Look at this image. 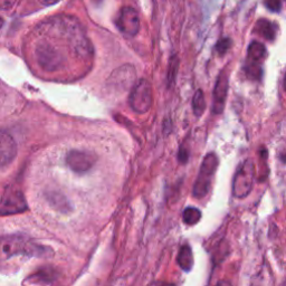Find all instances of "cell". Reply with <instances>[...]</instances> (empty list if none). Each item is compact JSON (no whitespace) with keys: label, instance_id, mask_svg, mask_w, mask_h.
I'll return each mask as SVG.
<instances>
[{"label":"cell","instance_id":"1","mask_svg":"<svg viewBox=\"0 0 286 286\" xmlns=\"http://www.w3.org/2000/svg\"><path fill=\"white\" fill-rule=\"evenodd\" d=\"M53 250L47 246L37 244L22 235H6L0 237V260L7 261L16 256L48 259Z\"/></svg>","mask_w":286,"mask_h":286},{"label":"cell","instance_id":"2","mask_svg":"<svg viewBox=\"0 0 286 286\" xmlns=\"http://www.w3.org/2000/svg\"><path fill=\"white\" fill-rule=\"evenodd\" d=\"M218 166H219V159H218L216 153L211 152L205 156L200 165L198 177L196 179L193 188V195L195 198H204L205 196L208 195Z\"/></svg>","mask_w":286,"mask_h":286},{"label":"cell","instance_id":"3","mask_svg":"<svg viewBox=\"0 0 286 286\" xmlns=\"http://www.w3.org/2000/svg\"><path fill=\"white\" fill-rule=\"evenodd\" d=\"M35 58L37 64L47 72L59 71L63 69L65 63L64 54L58 52L53 44L46 41L37 43L35 47Z\"/></svg>","mask_w":286,"mask_h":286},{"label":"cell","instance_id":"4","mask_svg":"<svg viewBox=\"0 0 286 286\" xmlns=\"http://www.w3.org/2000/svg\"><path fill=\"white\" fill-rule=\"evenodd\" d=\"M255 167L250 160H246L238 168L233 181V195L236 198L243 199L249 195L254 184Z\"/></svg>","mask_w":286,"mask_h":286},{"label":"cell","instance_id":"5","mask_svg":"<svg viewBox=\"0 0 286 286\" xmlns=\"http://www.w3.org/2000/svg\"><path fill=\"white\" fill-rule=\"evenodd\" d=\"M152 86L149 81L140 80L132 88L129 104L131 109L140 114H144L151 109L152 105Z\"/></svg>","mask_w":286,"mask_h":286},{"label":"cell","instance_id":"6","mask_svg":"<svg viewBox=\"0 0 286 286\" xmlns=\"http://www.w3.org/2000/svg\"><path fill=\"white\" fill-rule=\"evenodd\" d=\"M28 208L24 195L19 190L8 189L0 197V215H15L24 212Z\"/></svg>","mask_w":286,"mask_h":286},{"label":"cell","instance_id":"7","mask_svg":"<svg viewBox=\"0 0 286 286\" xmlns=\"http://www.w3.org/2000/svg\"><path fill=\"white\" fill-rule=\"evenodd\" d=\"M97 162V156L88 151L72 150L66 155V164L72 171L76 173H85Z\"/></svg>","mask_w":286,"mask_h":286},{"label":"cell","instance_id":"8","mask_svg":"<svg viewBox=\"0 0 286 286\" xmlns=\"http://www.w3.org/2000/svg\"><path fill=\"white\" fill-rule=\"evenodd\" d=\"M116 25L123 35L128 37L136 36L140 29V18L137 10L131 7L122 8L116 19Z\"/></svg>","mask_w":286,"mask_h":286},{"label":"cell","instance_id":"9","mask_svg":"<svg viewBox=\"0 0 286 286\" xmlns=\"http://www.w3.org/2000/svg\"><path fill=\"white\" fill-rule=\"evenodd\" d=\"M229 87V78L226 71H223L217 78V83L214 89V97H212V112L215 114L223 113L225 108L227 94Z\"/></svg>","mask_w":286,"mask_h":286},{"label":"cell","instance_id":"10","mask_svg":"<svg viewBox=\"0 0 286 286\" xmlns=\"http://www.w3.org/2000/svg\"><path fill=\"white\" fill-rule=\"evenodd\" d=\"M17 155V144L9 133L0 131V168L8 166Z\"/></svg>","mask_w":286,"mask_h":286},{"label":"cell","instance_id":"11","mask_svg":"<svg viewBox=\"0 0 286 286\" xmlns=\"http://www.w3.org/2000/svg\"><path fill=\"white\" fill-rule=\"evenodd\" d=\"M177 263L182 271L189 273L194 267V255L190 246L183 245L177 256Z\"/></svg>","mask_w":286,"mask_h":286},{"label":"cell","instance_id":"12","mask_svg":"<svg viewBox=\"0 0 286 286\" xmlns=\"http://www.w3.org/2000/svg\"><path fill=\"white\" fill-rule=\"evenodd\" d=\"M255 31L260 34L262 37H264L267 41H273L275 39L276 35V27L271 21L266 19H260L256 22Z\"/></svg>","mask_w":286,"mask_h":286},{"label":"cell","instance_id":"13","mask_svg":"<svg viewBox=\"0 0 286 286\" xmlns=\"http://www.w3.org/2000/svg\"><path fill=\"white\" fill-rule=\"evenodd\" d=\"M247 53H248V59L247 60L260 63L262 59L265 58L266 48L262 43L253 42V43H250V45L248 46Z\"/></svg>","mask_w":286,"mask_h":286},{"label":"cell","instance_id":"14","mask_svg":"<svg viewBox=\"0 0 286 286\" xmlns=\"http://www.w3.org/2000/svg\"><path fill=\"white\" fill-rule=\"evenodd\" d=\"M55 272L53 270H48V268H44V270L39 271L37 273L34 274L29 278L26 279L28 283L33 284H47L54 281L55 278Z\"/></svg>","mask_w":286,"mask_h":286},{"label":"cell","instance_id":"15","mask_svg":"<svg viewBox=\"0 0 286 286\" xmlns=\"http://www.w3.org/2000/svg\"><path fill=\"white\" fill-rule=\"evenodd\" d=\"M48 203L52 205L54 208L59 209L61 211H69L71 209V205L69 203L64 196H61L59 194L52 193L49 196H47Z\"/></svg>","mask_w":286,"mask_h":286},{"label":"cell","instance_id":"16","mask_svg":"<svg viewBox=\"0 0 286 286\" xmlns=\"http://www.w3.org/2000/svg\"><path fill=\"white\" fill-rule=\"evenodd\" d=\"M201 216H203V214H201V211L198 208H195V207H187V208L183 210L182 219L186 225L194 226L200 221Z\"/></svg>","mask_w":286,"mask_h":286},{"label":"cell","instance_id":"17","mask_svg":"<svg viewBox=\"0 0 286 286\" xmlns=\"http://www.w3.org/2000/svg\"><path fill=\"white\" fill-rule=\"evenodd\" d=\"M193 110L196 116H201L204 114L206 110V100H205V94L201 89H198L195 93L194 99H193Z\"/></svg>","mask_w":286,"mask_h":286},{"label":"cell","instance_id":"18","mask_svg":"<svg viewBox=\"0 0 286 286\" xmlns=\"http://www.w3.org/2000/svg\"><path fill=\"white\" fill-rule=\"evenodd\" d=\"M246 75L248 78L254 81H259L262 77V66L260 63H256V61H250L247 60V64H246Z\"/></svg>","mask_w":286,"mask_h":286},{"label":"cell","instance_id":"19","mask_svg":"<svg viewBox=\"0 0 286 286\" xmlns=\"http://www.w3.org/2000/svg\"><path fill=\"white\" fill-rule=\"evenodd\" d=\"M179 69V58L176 55H173L169 60V65H168V74H167V81L168 85H171V84L176 81L177 72Z\"/></svg>","mask_w":286,"mask_h":286},{"label":"cell","instance_id":"20","mask_svg":"<svg viewBox=\"0 0 286 286\" xmlns=\"http://www.w3.org/2000/svg\"><path fill=\"white\" fill-rule=\"evenodd\" d=\"M231 47H232V39L224 38V39H221V41L217 43L216 50L220 56H224L229 49H231Z\"/></svg>","mask_w":286,"mask_h":286},{"label":"cell","instance_id":"21","mask_svg":"<svg viewBox=\"0 0 286 286\" xmlns=\"http://www.w3.org/2000/svg\"><path fill=\"white\" fill-rule=\"evenodd\" d=\"M264 4H265V7L268 10L273 11V13H278L279 9H281V7H282L281 0H265Z\"/></svg>","mask_w":286,"mask_h":286},{"label":"cell","instance_id":"22","mask_svg":"<svg viewBox=\"0 0 286 286\" xmlns=\"http://www.w3.org/2000/svg\"><path fill=\"white\" fill-rule=\"evenodd\" d=\"M188 159H189V151L184 147H181L178 153V160L180 161V164L186 165L188 162Z\"/></svg>","mask_w":286,"mask_h":286},{"label":"cell","instance_id":"23","mask_svg":"<svg viewBox=\"0 0 286 286\" xmlns=\"http://www.w3.org/2000/svg\"><path fill=\"white\" fill-rule=\"evenodd\" d=\"M16 3V0H0V9L7 10L11 8Z\"/></svg>","mask_w":286,"mask_h":286},{"label":"cell","instance_id":"24","mask_svg":"<svg viewBox=\"0 0 286 286\" xmlns=\"http://www.w3.org/2000/svg\"><path fill=\"white\" fill-rule=\"evenodd\" d=\"M38 2L41 3L42 5H44V6H53L55 4L59 3L60 0H38Z\"/></svg>","mask_w":286,"mask_h":286},{"label":"cell","instance_id":"25","mask_svg":"<svg viewBox=\"0 0 286 286\" xmlns=\"http://www.w3.org/2000/svg\"><path fill=\"white\" fill-rule=\"evenodd\" d=\"M281 160L283 161V164L286 165V152L283 153V154H281Z\"/></svg>","mask_w":286,"mask_h":286},{"label":"cell","instance_id":"26","mask_svg":"<svg viewBox=\"0 0 286 286\" xmlns=\"http://www.w3.org/2000/svg\"><path fill=\"white\" fill-rule=\"evenodd\" d=\"M161 286H176L173 283H162Z\"/></svg>","mask_w":286,"mask_h":286},{"label":"cell","instance_id":"27","mask_svg":"<svg viewBox=\"0 0 286 286\" xmlns=\"http://www.w3.org/2000/svg\"><path fill=\"white\" fill-rule=\"evenodd\" d=\"M283 86H284V89L286 91V74L284 76V82H283Z\"/></svg>","mask_w":286,"mask_h":286},{"label":"cell","instance_id":"28","mask_svg":"<svg viewBox=\"0 0 286 286\" xmlns=\"http://www.w3.org/2000/svg\"><path fill=\"white\" fill-rule=\"evenodd\" d=\"M2 25H3V19H0V28H2Z\"/></svg>","mask_w":286,"mask_h":286}]
</instances>
